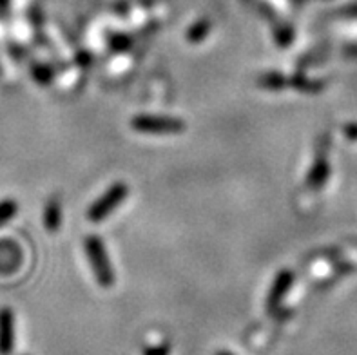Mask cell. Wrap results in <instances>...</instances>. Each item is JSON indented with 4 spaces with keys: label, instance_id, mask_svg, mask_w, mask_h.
I'll list each match as a JSON object with an SVG mask.
<instances>
[{
    "label": "cell",
    "instance_id": "obj_11",
    "mask_svg": "<svg viewBox=\"0 0 357 355\" xmlns=\"http://www.w3.org/2000/svg\"><path fill=\"white\" fill-rule=\"evenodd\" d=\"M31 75L35 78L36 84L40 86H50L51 80L54 77V71L50 68V66H44V63H35L31 69Z\"/></svg>",
    "mask_w": 357,
    "mask_h": 355
},
{
    "label": "cell",
    "instance_id": "obj_14",
    "mask_svg": "<svg viewBox=\"0 0 357 355\" xmlns=\"http://www.w3.org/2000/svg\"><path fill=\"white\" fill-rule=\"evenodd\" d=\"M171 345L169 342H160V345H151L144 348V355H169L171 354Z\"/></svg>",
    "mask_w": 357,
    "mask_h": 355
},
{
    "label": "cell",
    "instance_id": "obj_9",
    "mask_svg": "<svg viewBox=\"0 0 357 355\" xmlns=\"http://www.w3.org/2000/svg\"><path fill=\"white\" fill-rule=\"evenodd\" d=\"M258 86L265 87V89H271V91H280V89H285V87H289V78L278 71L265 73V75H261V77L258 78Z\"/></svg>",
    "mask_w": 357,
    "mask_h": 355
},
{
    "label": "cell",
    "instance_id": "obj_7",
    "mask_svg": "<svg viewBox=\"0 0 357 355\" xmlns=\"http://www.w3.org/2000/svg\"><path fill=\"white\" fill-rule=\"evenodd\" d=\"M328 174H331V167L326 163L325 156H321L316 163H314L310 172H308L307 185L310 189H321L323 185H325V181L328 180Z\"/></svg>",
    "mask_w": 357,
    "mask_h": 355
},
{
    "label": "cell",
    "instance_id": "obj_2",
    "mask_svg": "<svg viewBox=\"0 0 357 355\" xmlns=\"http://www.w3.org/2000/svg\"><path fill=\"white\" fill-rule=\"evenodd\" d=\"M129 196V185H126L123 181H116L105 190L98 199H96L93 205L87 211V218L93 223H100V221H104L105 218H109L116 211L120 205L127 199Z\"/></svg>",
    "mask_w": 357,
    "mask_h": 355
},
{
    "label": "cell",
    "instance_id": "obj_6",
    "mask_svg": "<svg viewBox=\"0 0 357 355\" xmlns=\"http://www.w3.org/2000/svg\"><path fill=\"white\" fill-rule=\"evenodd\" d=\"M44 225L47 232H59L62 225V203L59 198H51L45 205Z\"/></svg>",
    "mask_w": 357,
    "mask_h": 355
},
{
    "label": "cell",
    "instance_id": "obj_10",
    "mask_svg": "<svg viewBox=\"0 0 357 355\" xmlns=\"http://www.w3.org/2000/svg\"><path fill=\"white\" fill-rule=\"evenodd\" d=\"M211 31V22L208 20H199V22L192 24L187 31V40L192 42V44H199V42L205 40V36Z\"/></svg>",
    "mask_w": 357,
    "mask_h": 355
},
{
    "label": "cell",
    "instance_id": "obj_8",
    "mask_svg": "<svg viewBox=\"0 0 357 355\" xmlns=\"http://www.w3.org/2000/svg\"><path fill=\"white\" fill-rule=\"evenodd\" d=\"M13 248H17V245H13V243H2L0 245V272H15V269H17L18 265H20V261H22V256H20V250L18 252H13L11 256H9V252L13 250Z\"/></svg>",
    "mask_w": 357,
    "mask_h": 355
},
{
    "label": "cell",
    "instance_id": "obj_15",
    "mask_svg": "<svg viewBox=\"0 0 357 355\" xmlns=\"http://www.w3.org/2000/svg\"><path fill=\"white\" fill-rule=\"evenodd\" d=\"M109 44H111V47L116 51H123L127 50V47H131V38L126 35H114L113 40H109Z\"/></svg>",
    "mask_w": 357,
    "mask_h": 355
},
{
    "label": "cell",
    "instance_id": "obj_3",
    "mask_svg": "<svg viewBox=\"0 0 357 355\" xmlns=\"http://www.w3.org/2000/svg\"><path fill=\"white\" fill-rule=\"evenodd\" d=\"M131 127L136 133H144V135H178L187 129L180 118L154 116V114H138L132 118Z\"/></svg>",
    "mask_w": 357,
    "mask_h": 355
},
{
    "label": "cell",
    "instance_id": "obj_13",
    "mask_svg": "<svg viewBox=\"0 0 357 355\" xmlns=\"http://www.w3.org/2000/svg\"><path fill=\"white\" fill-rule=\"evenodd\" d=\"M294 40V31H292V27L283 26L278 27L276 29V42L281 45V47H287V45L292 44Z\"/></svg>",
    "mask_w": 357,
    "mask_h": 355
},
{
    "label": "cell",
    "instance_id": "obj_12",
    "mask_svg": "<svg viewBox=\"0 0 357 355\" xmlns=\"http://www.w3.org/2000/svg\"><path fill=\"white\" fill-rule=\"evenodd\" d=\"M18 205L15 199H2L0 202V225L8 223L9 220H13L17 216Z\"/></svg>",
    "mask_w": 357,
    "mask_h": 355
},
{
    "label": "cell",
    "instance_id": "obj_1",
    "mask_svg": "<svg viewBox=\"0 0 357 355\" xmlns=\"http://www.w3.org/2000/svg\"><path fill=\"white\" fill-rule=\"evenodd\" d=\"M84 248H86L91 270H93V274H95V279L98 281L100 287H113L116 278H114L113 265L109 261L104 239L100 238V236H87L86 241H84Z\"/></svg>",
    "mask_w": 357,
    "mask_h": 355
},
{
    "label": "cell",
    "instance_id": "obj_17",
    "mask_svg": "<svg viewBox=\"0 0 357 355\" xmlns=\"http://www.w3.org/2000/svg\"><path fill=\"white\" fill-rule=\"evenodd\" d=\"M216 355H236V354H232V352H227V350H222V352H218Z\"/></svg>",
    "mask_w": 357,
    "mask_h": 355
},
{
    "label": "cell",
    "instance_id": "obj_16",
    "mask_svg": "<svg viewBox=\"0 0 357 355\" xmlns=\"http://www.w3.org/2000/svg\"><path fill=\"white\" fill-rule=\"evenodd\" d=\"M347 135L356 136L357 135V127H347Z\"/></svg>",
    "mask_w": 357,
    "mask_h": 355
},
{
    "label": "cell",
    "instance_id": "obj_5",
    "mask_svg": "<svg viewBox=\"0 0 357 355\" xmlns=\"http://www.w3.org/2000/svg\"><path fill=\"white\" fill-rule=\"evenodd\" d=\"M15 314L11 308H0V355H11L15 350Z\"/></svg>",
    "mask_w": 357,
    "mask_h": 355
},
{
    "label": "cell",
    "instance_id": "obj_4",
    "mask_svg": "<svg viewBox=\"0 0 357 355\" xmlns=\"http://www.w3.org/2000/svg\"><path fill=\"white\" fill-rule=\"evenodd\" d=\"M292 285H294V274H292L289 269L280 270L276 278H274V281H272L271 290H268V296H267L268 312H274L280 308L281 301H283L287 294L290 292Z\"/></svg>",
    "mask_w": 357,
    "mask_h": 355
}]
</instances>
